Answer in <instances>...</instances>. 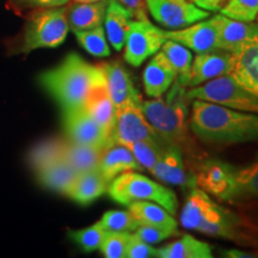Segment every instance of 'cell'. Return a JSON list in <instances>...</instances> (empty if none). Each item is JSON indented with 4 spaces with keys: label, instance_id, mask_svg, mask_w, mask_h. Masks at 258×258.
<instances>
[{
    "label": "cell",
    "instance_id": "cell-15",
    "mask_svg": "<svg viewBox=\"0 0 258 258\" xmlns=\"http://www.w3.org/2000/svg\"><path fill=\"white\" fill-rule=\"evenodd\" d=\"M218 18V49L237 53L245 46L258 38V24L226 17L219 14Z\"/></svg>",
    "mask_w": 258,
    "mask_h": 258
},
{
    "label": "cell",
    "instance_id": "cell-43",
    "mask_svg": "<svg viewBox=\"0 0 258 258\" xmlns=\"http://www.w3.org/2000/svg\"><path fill=\"white\" fill-rule=\"evenodd\" d=\"M77 3H92V2H99V0H73Z\"/></svg>",
    "mask_w": 258,
    "mask_h": 258
},
{
    "label": "cell",
    "instance_id": "cell-1",
    "mask_svg": "<svg viewBox=\"0 0 258 258\" xmlns=\"http://www.w3.org/2000/svg\"><path fill=\"white\" fill-rule=\"evenodd\" d=\"M189 102L186 88L175 80L166 91L165 98L158 97L152 101H143L141 108L157 134L167 144L176 145L182 150L192 170L205 159L206 154L195 143L190 129Z\"/></svg>",
    "mask_w": 258,
    "mask_h": 258
},
{
    "label": "cell",
    "instance_id": "cell-28",
    "mask_svg": "<svg viewBox=\"0 0 258 258\" xmlns=\"http://www.w3.org/2000/svg\"><path fill=\"white\" fill-rule=\"evenodd\" d=\"M159 258H212V249L209 244L201 241L190 234L165 246L158 249Z\"/></svg>",
    "mask_w": 258,
    "mask_h": 258
},
{
    "label": "cell",
    "instance_id": "cell-35",
    "mask_svg": "<svg viewBox=\"0 0 258 258\" xmlns=\"http://www.w3.org/2000/svg\"><path fill=\"white\" fill-rule=\"evenodd\" d=\"M105 233L106 231L99 222L90 226L88 228H83V230L69 231L71 239L76 244H78L85 252L98 250L101 247L103 239H104Z\"/></svg>",
    "mask_w": 258,
    "mask_h": 258
},
{
    "label": "cell",
    "instance_id": "cell-24",
    "mask_svg": "<svg viewBox=\"0 0 258 258\" xmlns=\"http://www.w3.org/2000/svg\"><path fill=\"white\" fill-rule=\"evenodd\" d=\"M108 0L92 3L74 2L67 8V22L73 32L99 27L104 22Z\"/></svg>",
    "mask_w": 258,
    "mask_h": 258
},
{
    "label": "cell",
    "instance_id": "cell-20",
    "mask_svg": "<svg viewBox=\"0 0 258 258\" xmlns=\"http://www.w3.org/2000/svg\"><path fill=\"white\" fill-rule=\"evenodd\" d=\"M99 67L104 76L106 90L116 108L123 104L128 99L140 96L138 90L134 88L131 76L121 63L112 61V62L101 63Z\"/></svg>",
    "mask_w": 258,
    "mask_h": 258
},
{
    "label": "cell",
    "instance_id": "cell-9",
    "mask_svg": "<svg viewBox=\"0 0 258 258\" xmlns=\"http://www.w3.org/2000/svg\"><path fill=\"white\" fill-rule=\"evenodd\" d=\"M166 38L163 29L156 27L147 19H133L124 43V60L139 67L147 57L160 50Z\"/></svg>",
    "mask_w": 258,
    "mask_h": 258
},
{
    "label": "cell",
    "instance_id": "cell-42",
    "mask_svg": "<svg viewBox=\"0 0 258 258\" xmlns=\"http://www.w3.org/2000/svg\"><path fill=\"white\" fill-rule=\"evenodd\" d=\"M198 8L206 10V11H220V9L225 5L227 0H189Z\"/></svg>",
    "mask_w": 258,
    "mask_h": 258
},
{
    "label": "cell",
    "instance_id": "cell-22",
    "mask_svg": "<svg viewBox=\"0 0 258 258\" xmlns=\"http://www.w3.org/2000/svg\"><path fill=\"white\" fill-rule=\"evenodd\" d=\"M98 170L108 182H111L121 173L127 171H143L144 167L135 159L128 147L115 144L103 150Z\"/></svg>",
    "mask_w": 258,
    "mask_h": 258
},
{
    "label": "cell",
    "instance_id": "cell-40",
    "mask_svg": "<svg viewBox=\"0 0 258 258\" xmlns=\"http://www.w3.org/2000/svg\"><path fill=\"white\" fill-rule=\"evenodd\" d=\"M19 6L23 8H56L63 6L71 0H14Z\"/></svg>",
    "mask_w": 258,
    "mask_h": 258
},
{
    "label": "cell",
    "instance_id": "cell-39",
    "mask_svg": "<svg viewBox=\"0 0 258 258\" xmlns=\"http://www.w3.org/2000/svg\"><path fill=\"white\" fill-rule=\"evenodd\" d=\"M158 257V249L151 244L138 239L132 234L131 240L125 251V258H154Z\"/></svg>",
    "mask_w": 258,
    "mask_h": 258
},
{
    "label": "cell",
    "instance_id": "cell-41",
    "mask_svg": "<svg viewBox=\"0 0 258 258\" xmlns=\"http://www.w3.org/2000/svg\"><path fill=\"white\" fill-rule=\"evenodd\" d=\"M134 16V19H147L145 0H117Z\"/></svg>",
    "mask_w": 258,
    "mask_h": 258
},
{
    "label": "cell",
    "instance_id": "cell-8",
    "mask_svg": "<svg viewBox=\"0 0 258 258\" xmlns=\"http://www.w3.org/2000/svg\"><path fill=\"white\" fill-rule=\"evenodd\" d=\"M140 96L128 99L123 104L116 108V118L112 141L114 145H128L139 140H157L161 139L154 131L145 116L141 108Z\"/></svg>",
    "mask_w": 258,
    "mask_h": 258
},
{
    "label": "cell",
    "instance_id": "cell-16",
    "mask_svg": "<svg viewBox=\"0 0 258 258\" xmlns=\"http://www.w3.org/2000/svg\"><path fill=\"white\" fill-rule=\"evenodd\" d=\"M231 62L232 53H228V51L217 49L199 53L192 59L188 88L199 86L208 80L228 74Z\"/></svg>",
    "mask_w": 258,
    "mask_h": 258
},
{
    "label": "cell",
    "instance_id": "cell-37",
    "mask_svg": "<svg viewBox=\"0 0 258 258\" xmlns=\"http://www.w3.org/2000/svg\"><path fill=\"white\" fill-rule=\"evenodd\" d=\"M131 232H106L99 250L106 258H125Z\"/></svg>",
    "mask_w": 258,
    "mask_h": 258
},
{
    "label": "cell",
    "instance_id": "cell-13",
    "mask_svg": "<svg viewBox=\"0 0 258 258\" xmlns=\"http://www.w3.org/2000/svg\"><path fill=\"white\" fill-rule=\"evenodd\" d=\"M183 156L184 154L179 147L166 143L151 173L166 184L185 186L190 190L196 188L195 175L191 169L186 167Z\"/></svg>",
    "mask_w": 258,
    "mask_h": 258
},
{
    "label": "cell",
    "instance_id": "cell-18",
    "mask_svg": "<svg viewBox=\"0 0 258 258\" xmlns=\"http://www.w3.org/2000/svg\"><path fill=\"white\" fill-rule=\"evenodd\" d=\"M230 76L258 96V38L237 53H232Z\"/></svg>",
    "mask_w": 258,
    "mask_h": 258
},
{
    "label": "cell",
    "instance_id": "cell-14",
    "mask_svg": "<svg viewBox=\"0 0 258 258\" xmlns=\"http://www.w3.org/2000/svg\"><path fill=\"white\" fill-rule=\"evenodd\" d=\"M166 40L178 42L195 53H206L218 49V18L217 16L202 19L188 27L176 30H164Z\"/></svg>",
    "mask_w": 258,
    "mask_h": 258
},
{
    "label": "cell",
    "instance_id": "cell-34",
    "mask_svg": "<svg viewBox=\"0 0 258 258\" xmlns=\"http://www.w3.org/2000/svg\"><path fill=\"white\" fill-rule=\"evenodd\" d=\"M106 232H134L140 226L129 211H109L99 221Z\"/></svg>",
    "mask_w": 258,
    "mask_h": 258
},
{
    "label": "cell",
    "instance_id": "cell-2",
    "mask_svg": "<svg viewBox=\"0 0 258 258\" xmlns=\"http://www.w3.org/2000/svg\"><path fill=\"white\" fill-rule=\"evenodd\" d=\"M180 224L188 230L224 238L238 245L258 246V233L253 225L218 205L198 186L191 189L186 199L180 213Z\"/></svg>",
    "mask_w": 258,
    "mask_h": 258
},
{
    "label": "cell",
    "instance_id": "cell-12",
    "mask_svg": "<svg viewBox=\"0 0 258 258\" xmlns=\"http://www.w3.org/2000/svg\"><path fill=\"white\" fill-rule=\"evenodd\" d=\"M62 111L63 128L70 141L102 150L112 146L101 125L93 120L84 106Z\"/></svg>",
    "mask_w": 258,
    "mask_h": 258
},
{
    "label": "cell",
    "instance_id": "cell-21",
    "mask_svg": "<svg viewBox=\"0 0 258 258\" xmlns=\"http://www.w3.org/2000/svg\"><path fill=\"white\" fill-rule=\"evenodd\" d=\"M134 16L117 0H108L104 16V27L109 43L115 50L120 51L124 47L131 23Z\"/></svg>",
    "mask_w": 258,
    "mask_h": 258
},
{
    "label": "cell",
    "instance_id": "cell-30",
    "mask_svg": "<svg viewBox=\"0 0 258 258\" xmlns=\"http://www.w3.org/2000/svg\"><path fill=\"white\" fill-rule=\"evenodd\" d=\"M258 199V157L250 165L234 170V200Z\"/></svg>",
    "mask_w": 258,
    "mask_h": 258
},
{
    "label": "cell",
    "instance_id": "cell-7",
    "mask_svg": "<svg viewBox=\"0 0 258 258\" xmlns=\"http://www.w3.org/2000/svg\"><path fill=\"white\" fill-rule=\"evenodd\" d=\"M189 101L200 99L258 115V96L241 86L230 74L218 77L186 90Z\"/></svg>",
    "mask_w": 258,
    "mask_h": 258
},
{
    "label": "cell",
    "instance_id": "cell-23",
    "mask_svg": "<svg viewBox=\"0 0 258 258\" xmlns=\"http://www.w3.org/2000/svg\"><path fill=\"white\" fill-rule=\"evenodd\" d=\"M110 182H108L99 170H92L79 173L66 195L82 206H88L95 200L101 198L105 192Z\"/></svg>",
    "mask_w": 258,
    "mask_h": 258
},
{
    "label": "cell",
    "instance_id": "cell-25",
    "mask_svg": "<svg viewBox=\"0 0 258 258\" xmlns=\"http://www.w3.org/2000/svg\"><path fill=\"white\" fill-rule=\"evenodd\" d=\"M36 172L42 185L54 190V191L64 194V195H66L67 190L71 188V185L73 184L77 176L79 175L63 158L42 167Z\"/></svg>",
    "mask_w": 258,
    "mask_h": 258
},
{
    "label": "cell",
    "instance_id": "cell-11",
    "mask_svg": "<svg viewBox=\"0 0 258 258\" xmlns=\"http://www.w3.org/2000/svg\"><path fill=\"white\" fill-rule=\"evenodd\" d=\"M145 3L154 21L169 30L185 28L209 16L208 11L189 0H145Z\"/></svg>",
    "mask_w": 258,
    "mask_h": 258
},
{
    "label": "cell",
    "instance_id": "cell-33",
    "mask_svg": "<svg viewBox=\"0 0 258 258\" xmlns=\"http://www.w3.org/2000/svg\"><path fill=\"white\" fill-rule=\"evenodd\" d=\"M77 40L84 49L93 56L105 57L110 55V48L105 37V30L102 25L89 30L74 32Z\"/></svg>",
    "mask_w": 258,
    "mask_h": 258
},
{
    "label": "cell",
    "instance_id": "cell-27",
    "mask_svg": "<svg viewBox=\"0 0 258 258\" xmlns=\"http://www.w3.org/2000/svg\"><path fill=\"white\" fill-rule=\"evenodd\" d=\"M103 150L89 145L76 144L67 140L63 148V159L78 173L97 170Z\"/></svg>",
    "mask_w": 258,
    "mask_h": 258
},
{
    "label": "cell",
    "instance_id": "cell-10",
    "mask_svg": "<svg viewBox=\"0 0 258 258\" xmlns=\"http://www.w3.org/2000/svg\"><path fill=\"white\" fill-rule=\"evenodd\" d=\"M234 167L225 161L205 158L194 166L196 185L222 201L234 199Z\"/></svg>",
    "mask_w": 258,
    "mask_h": 258
},
{
    "label": "cell",
    "instance_id": "cell-5",
    "mask_svg": "<svg viewBox=\"0 0 258 258\" xmlns=\"http://www.w3.org/2000/svg\"><path fill=\"white\" fill-rule=\"evenodd\" d=\"M108 194L115 202L123 206L134 201H151L160 205L172 215L178 209V199L173 190L140 175L138 171H127L112 179Z\"/></svg>",
    "mask_w": 258,
    "mask_h": 258
},
{
    "label": "cell",
    "instance_id": "cell-45",
    "mask_svg": "<svg viewBox=\"0 0 258 258\" xmlns=\"http://www.w3.org/2000/svg\"><path fill=\"white\" fill-rule=\"evenodd\" d=\"M256 19H257V22H258V16H257V18H256ZM257 24H258V23H257Z\"/></svg>",
    "mask_w": 258,
    "mask_h": 258
},
{
    "label": "cell",
    "instance_id": "cell-4",
    "mask_svg": "<svg viewBox=\"0 0 258 258\" xmlns=\"http://www.w3.org/2000/svg\"><path fill=\"white\" fill-rule=\"evenodd\" d=\"M104 80L99 64L86 62L72 53L62 62L40 76V84L53 97L62 110L84 106L96 85Z\"/></svg>",
    "mask_w": 258,
    "mask_h": 258
},
{
    "label": "cell",
    "instance_id": "cell-36",
    "mask_svg": "<svg viewBox=\"0 0 258 258\" xmlns=\"http://www.w3.org/2000/svg\"><path fill=\"white\" fill-rule=\"evenodd\" d=\"M219 12L237 21L253 22L258 16V0H227Z\"/></svg>",
    "mask_w": 258,
    "mask_h": 258
},
{
    "label": "cell",
    "instance_id": "cell-19",
    "mask_svg": "<svg viewBox=\"0 0 258 258\" xmlns=\"http://www.w3.org/2000/svg\"><path fill=\"white\" fill-rule=\"evenodd\" d=\"M84 108L97 123L101 125L110 143L112 141V131H114L116 118V106L109 96L105 86V80L96 85L86 99Z\"/></svg>",
    "mask_w": 258,
    "mask_h": 258
},
{
    "label": "cell",
    "instance_id": "cell-26",
    "mask_svg": "<svg viewBox=\"0 0 258 258\" xmlns=\"http://www.w3.org/2000/svg\"><path fill=\"white\" fill-rule=\"evenodd\" d=\"M128 211L134 215L140 225L159 226L177 231V221L172 214L156 202L134 201L128 205Z\"/></svg>",
    "mask_w": 258,
    "mask_h": 258
},
{
    "label": "cell",
    "instance_id": "cell-3",
    "mask_svg": "<svg viewBox=\"0 0 258 258\" xmlns=\"http://www.w3.org/2000/svg\"><path fill=\"white\" fill-rule=\"evenodd\" d=\"M190 129L207 144L231 145L258 140V115L194 99Z\"/></svg>",
    "mask_w": 258,
    "mask_h": 258
},
{
    "label": "cell",
    "instance_id": "cell-32",
    "mask_svg": "<svg viewBox=\"0 0 258 258\" xmlns=\"http://www.w3.org/2000/svg\"><path fill=\"white\" fill-rule=\"evenodd\" d=\"M166 141L163 139H157V140H139L135 143L128 145V148L134 154L135 159L139 161L144 169L151 172L157 161L159 160L161 151H163L164 145Z\"/></svg>",
    "mask_w": 258,
    "mask_h": 258
},
{
    "label": "cell",
    "instance_id": "cell-38",
    "mask_svg": "<svg viewBox=\"0 0 258 258\" xmlns=\"http://www.w3.org/2000/svg\"><path fill=\"white\" fill-rule=\"evenodd\" d=\"M177 231L170 230V228L159 227V226L151 225H140L134 231L133 235L138 239L145 241L147 244H158L160 241L167 239V238L175 235Z\"/></svg>",
    "mask_w": 258,
    "mask_h": 258
},
{
    "label": "cell",
    "instance_id": "cell-29",
    "mask_svg": "<svg viewBox=\"0 0 258 258\" xmlns=\"http://www.w3.org/2000/svg\"><path fill=\"white\" fill-rule=\"evenodd\" d=\"M160 50L165 54L171 66L175 70L177 74L176 82H178L184 88H188L194 59L189 48L178 42L166 40L161 46Z\"/></svg>",
    "mask_w": 258,
    "mask_h": 258
},
{
    "label": "cell",
    "instance_id": "cell-44",
    "mask_svg": "<svg viewBox=\"0 0 258 258\" xmlns=\"http://www.w3.org/2000/svg\"><path fill=\"white\" fill-rule=\"evenodd\" d=\"M257 247H258V246H257ZM254 253H256V256L258 257V251H257V252H254Z\"/></svg>",
    "mask_w": 258,
    "mask_h": 258
},
{
    "label": "cell",
    "instance_id": "cell-6",
    "mask_svg": "<svg viewBox=\"0 0 258 258\" xmlns=\"http://www.w3.org/2000/svg\"><path fill=\"white\" fill-rule=\"evenodd\" d=\"M67 8H38L28 18L22 51L30 53L40 48L60 46L69 34Z\"/></svg>",
    "mask_w": 258,
    "mask_h": 258
},
{
    "label": "cell",
    "instance_id": "cell-17",
    "mask_svg": "<svg viewBox=\"0 0 258 258\" xmlns=\"http://www.w3.org/2000/svg\"><path fill=\"white\" fill-rule=\"evenodd\" d=\"M177 74L165 54L159 50L154 54L143 74L145 92L151 98H158L171 88Z\"/></svg>",
    "mask_w": 258,
    "mask_h": 258
},
{
    "label": "cell",
    "instance_id": "cell-31",
    "mask_svg": "<svg viewBox=\"0 0 258 258\" xmlns=\"http://www.w3.org/2000/svg\"><path fill=\"white\" fill-rule=\"evenodd\" d=\"M64 144L66 141L61 139H50V140L38 144L36 147L32 148L30 157H29L31 166L38 171L54 161L62 159Z\"/></svg>",
    "mask_w": 258,
    "mask_h": 258
}]
</instances>
